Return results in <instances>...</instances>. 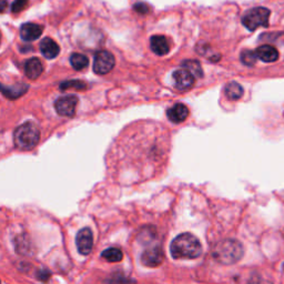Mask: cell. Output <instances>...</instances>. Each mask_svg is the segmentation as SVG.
I'll return each instance as SVG.
<instances>
[{"label":"cell","instance_id":"cell-14","mask_svg":"<svg viewBox=\"0 0 284 284\" xmlns=\"http://www.w3.org/2000/svg\"><path fill=\"white\" fill-rule=\"evenodd\" d=\"M150 46L152 51L158 56H165L170 51V43L165 36H153L150 39Z\"/></svg>","mask_w":284,"mask_h":284},{"label":"cell","instance_id":"cell-8","mask_svg":"<svg viewBox=\"0 0 284 284\" xmlns=\"http://www.w3.org/2000/svg\"><path fill=\"white\" fill-rule=\"evenodd\" d=\"M75 244H77L80 254H90L93 247V236L89 228H85L78 232L77 237H75Z\"/></svg>","mask_w":284,"mask_h":284},{"label":"cell","instance_id":"cell-22","mask_svg":"<svg viewBox=\"0 0 284 284\" xmlns=\"http://www.w3.org/2000/svg\"><path fill=\"white\" fill-rule=\"evenodd\" d=\"M68 89H74V90H86L87 85L80 80H68L60 85V90L66 91Z\"/></svg>","mask_w":284,"mask_h":284},{"label":"cell","instance_id":"cell-18","mask_svg":"<svg viewBox=\"0 0 284 284\" xmlns=\"http://www.w3.org/2000/svg\"><path fill=\"white\" fill-rule=\"evenodd\" d=\"M225 94L230 100H238L243 96V88L238 83H230L225 87Z\"/></svg>","mask_w":284,"mask_h":284},{"label":"cell","instance_id":"cell-10","mask_svg":"<svg viewBox=\"0 0 284 284\" xmlns=\"http://www.w3.org/2000/svg\"><path fill=\"white\" fill-rule=\"evenodd\" d=\"M163 257H165V255H163V252L160 247L152 248L143 252V254L141 256V262L144 264V266L154 268L160 266L163 261Z\"/></svg>","mask_w":284,"mask_h":284},{"label":"cell","instance_id":"cell-25","mask_svg":"<svg viewBox=\"0 0 284 284\" xmlns=\"http://www.w3.org/2000/svg\"><path fill=\"white\" fill-rule=\"evenodd\" d=\"M135 10L138 12V14H141V15H146L149 12V7H148V5L146 4H142V3H139V4H136L135 5Z\"/></svg>","mask_w":284,"mask_h":284},{"label":"cell","instance_id":"cell-19","mask_svg":"<svg viewBox=\"0 0 284 284\" xmlns=\"http://www.w3.org/2000/svg\"><path fill=\"white\" fill-rule=\"evenodd\" d=\"M101 256H102L106 261L108 262H120L122 260L123 254H122V251L120 249L117 248H109L105 250L102 253H101Z\"/></svg>","mask_w":284,"mask_h":284},{"label":"cell","instance_id":"cell-15","mask_svg":"<svg viewBox=\"0 0 284 284\" xmlns=\"http://www.w3.org/2000/svg\"><path fill=\"white\" fill-rule=\"evenodd\" d=\"M40 51L42 56L47 59H54L60 53V48L55 40H53L51 38H45L40 42Z\"/></svg>","mask_w":284,"mask_h":284},{"label":"cell","instance_id":"cell-11","mask_svg":"<svg viewBox=\"0 0 284 284\" xmlns=\"http://www.w3.org/2000/svg\"><path fill=\"white\" fill-rule=\"evenodd\" d=\"M167 116L170 121L173 123H181L189 116L188 107L184 104H175L171 108H169L167 111Z\"/></svg>","mask_w":284,"mask_h":284},{"label":"cell","instance_id":"cell-28","mask_svg":"<svg viewBox=\"0 0 284 284\" xmlns=\"http://www.w3.org/2000/svg\"><path fill=\"white\" fill-rule=\"evenodd\" d=\"M0 38H2V35H0Z\"/></svg>","mask_w":284,"mask_h":284},{"label":"cell","instance_id":"cell-5","mask_svg":"<svg viewBox=\"0 0 284 284\" xmlns=\"http://www.w3.org/2000/svg\"><path fill=\"white\" fill-rule=\"evenodd\" d=\"M270 14V10L263 7L250 9L242 17L243 26L250 31H254L259 27H268Z\"/></svg>","mask_w":284,"mask_h":284},{"label":"cell","instance_id":"cell-26","mask_svg":"<svg viewBox=\"0 0 284 284\" xmlns=\"http://www.w3.org/2000/svg\"><path fill=\"white\" fill-rule=\"evenodd\" d=\"M50 276H51V273H50L48 270H45V269L40 270L39 272L37 273V277L39 280H41V281H48Z\"/></svg>","mask_w":284,"mask_h":284},{"label":"cell","instance_id":"cell-4","mask_svg":"<svg viewBox=\"0 0 284 284\" xmlns=\"http://www.w3.org/2000/svg\"><path fill=\"white\" fill-rule=\"evenodd\" d=\"M216 260L222 264H233L243 255V248L236 240H225L220 242L213 251Z\"/></svg>","mask_w":284,"mask_h":284},{"label":"cell","instance_id":"cell-16","mask_svg":"<svg viewBox=\"0 0 284 284\" xmlns=\"http://www.w3.org/2000/svg\"><path fill=\"white\" fill-rule=\"evenodd\" d=\"M43 71L42 62L38 58H31L26 61L24 65V73L31 80H36L40 77Z\"/></svg>","mask_w":284,"mask_h":284},{"label":"cell","instance_id":"cell-1","mask_svg":"<svg viewBox=\"0 0 284 284\" xmlns=\"http://www.w3.org/2000/svg\"><path fill=\"white\" fill-rule=\"evenodd\" d=\"M130 168L136 181L152 179L166 168L171 148L169 130L159 122L141 121L130 136Z\"/></svg>","mask_w":284,"mask_h":284},{"label":"cell","instance_id":"cell-12","mask_svg":"<svg viewBox=\"0 0 284 284\" xmlns=\"http://www.w3.org/2000/svg\"><path fill=\"white\" fill-rule=\"evenodd\" d=\"M42 27L37 23H23L20 28V36L24 41H34L42 35Z\"/></svg>","mask_w":284,"mask_h":284},{"label":"cell","instance_id":"cell-13","mask_svg":"<svg viewBox=\"0 0 284 284\" xmlns=\"http://www.w3.org/2000/svg\"><path fill=\"white\" fill-rule=\"evenodd\" d=\"M28 88L29 87L27 85H23V84H19L11 87L0 84V92H2L6 98H8L10 100H16L23 96V94L28 91Z\"/></svg>","mask_w":284,"mask_h":284},{"label":"cell","instance_id":"cell-17","mask_svg":"<svg viewBox=\"0 0 284 284\" xmlns=\"http://www.w3.org/2000/svg\"><path fill=\"white\" fill-rule=\"evenodd\" d=\"M255 55H256V58L264 62H274L279 59V51H277L274 47L270 45H264L259 47L255 50Z\"/></svg>","mask_w":284,"mask_h":284},{"label":"cell","instance_id":"cell-23","mask_svg":"<svg viewBox=\"0 0 284 284\" xmlns=\"http://www.w3.org/2000/svg\"><path fill=\"white\" fill-rule=\"evenodd\" d=\"M256 55L255 51H251V50H244L241 54V61L247 66H253L256 61Z\"/></svg>","mask_w":284,"mask_h":284},{"label":"cell","instance_id":"cell-27","mask_svg":"<svg viewBox=\"0 0 284 284\" xmlns=\"http://www.w3.org/2000/svg\"><path fill=\"white\" fill-rule=\"evenodd\" d=\"M8 7L7 0H0V12H4Z\"/></svg>","mask_w":284,"mask_h":284},{"label":"cell","instance_id":"cell-6","mask_svg":"<svg viewBox=\"0 0 284 284\" xmlns=\"http://www.w3.org/2000/svg\"><path fill=\"white\" fill-rule=\"evenodd\" d=\"M116 60L113 55L107 50H101L98 51L94 56V61H93V71L97 74H107L109 73L113 67H115Z\"/></svg>","mask_w":284,"mask_h":284},{"label":"cell","instance_id":"cell-9","mask_svg":"<svg viewBox=\"0 0 284 284\" xmlns=\"http://www.w3.org/2000/svg\"><path fill=\"white\" fill-rule=\"evenodd\" d=\"M173 80L176 89L179 90H189L194 85V75L185 68L173 72Z\"/></svg>","mask_w":284,"mask_h":284},{"label":"cell","instance_id":"cell-24","mask_svg":"<svg viewBox=\"0 0 284 284\" xmlns=\"http://www.w3.org/2000/svg\"><path fill=\"white\" fill-rule=\"evenodd\" d=\"M28 3L29 0H15L11 6V11L14 12V14H19V12L27 7Z\"/></svg>","mask_w":284,"mask_h":284},{"label":"cell","instance_id":"cell-21","mask_svg":"<svg viewBox=\"0 0 284 284\" xmlns=\"http://www.w3.org/2000/svg\"><path fill=\"white\" fill-rule=\"evenodd\" d=\"M182 66H184V68L187 69V70L190 71L194 77L201 78L202 75H203L200 62H198L197 60H186L184 64H182Z\"/></svg>","mask_w":284,"mask_h":284},{"label":"cell","instance_id":"cell-3","mask_svg":"<svg viewBox=\"0 0 284 284\" xmlns=\"http://www.w3.org/2000/svg\"><path fill=\"white\" fill-rule=\"evenodd\" d=\"M40 140V131L36 124L26 122L15 130L14 142L16 148L22 151L34 149Z\"/></svg>","mask_w":284,"mask_h":284},{"label":"cell","instance_id":"cell-7","mask_svg":"<svg viewBox=\"0 0 284 284\" xmlns=\"http://www.w3.org/2000/svg\"><path fill=\"white\" fill-rule=\"evenodd\" d=\"M78 105V98L75 96H65L56 100L55 109L59 116L73 117Z\"/></svg>","mask_w":284,"mask_h":284},{"label":"cell","instance_id":"cell-2","mask_svg":"<svg viewBox=\"0 0 284 284\" xmlns=\"http://www.w3.org/2000/svg\"><path fill=\"white\" fill-rule=\"evenodd\" d=\"M201 253V243L191 233H182L171 243V255L174 259H197Z\"/></svg>","mask_w":284,"mask_h":284},{"label":"cell","instance_id":"cell-20","mask_svg":"<svg viewBox=\"0 0 284 284\" xmlns=\"http://www.w3.org/2000/svg\"><path fill=\"white\" fill-rule=\"evenodd\" d=\"M70 62L71 66L75 70H83V69L87 68L89 65V60L86 56L81 54H73L70 57Z\"/></svg>","mask_w":284,"mask_h":284}]
</instances>
